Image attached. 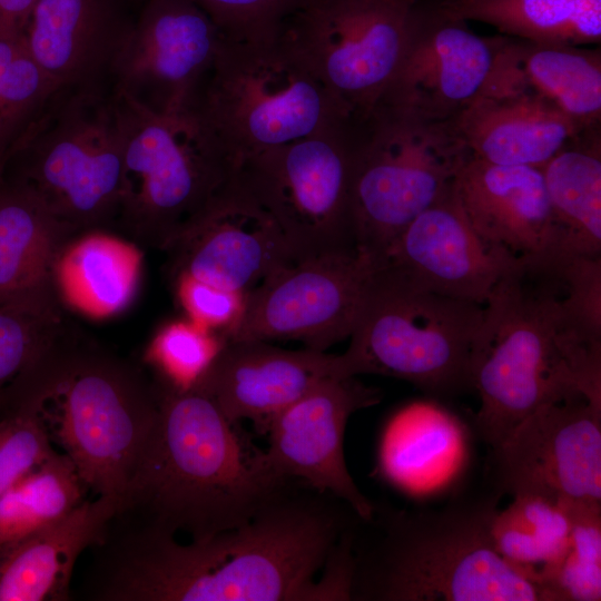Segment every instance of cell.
Listing matches in <instances>:
<instances>
[{"label":"cell","instance_id":"obj_27","mask_svg":"<svg viewBox=\"0 0 601 601\" xmlns=\"http://www.w3.org/2000/svg\"><path fill=\"white\" fill-rule=\"evenodd\" d=\"M73 236L23 184L0 179V303L52 286L55 260Z\"/></svg>","mask_w":601,"mask_h":601},{"label":"cell","instance_id":"obj_13","mask_svg":"<svg viewBox=\"0 0 601 601\" xmlns=\"http://www.w3.org/2000/svg\"><path fill=\"white\" fill-rule=\"evenodd\" d=\"M375 266L358 248L282 265L245 293L226 341H297L326 352L349 337Z\"/></svg>","mask_w":601,"mask_h":601},{"label":"cell","instance_id":"obj_41","mask_svg":"<svg viewBox=\"0 0 601 601\" xmlns=\"http://www.w3.org/2000/svg\"><path fill=\"white\" fill-rule=\"evenodd\" d=\"M129 1H130L131 3H139V4H141V3H142L144 1H146V0H129Z\"/></svg>","mask_w":601,"mask_h":601},{"label":"cell","instance_id":"obj_39","mask_svg":"<svg viewBox=\"0 0 601 601\" xmlns=\"http://www.w3.org/2000/svg\"><path fill=\"white\" fill-rule=\"evenodd\" d=\"M36 0H0V29L22 33Z\"/></svg>","mask_w":601,"mask_h":601},{"label":"cell","instance_id":"obj_1","mask_svg":"<svg viewBox=\"0 0 601 601\" xmlns=\"http://www.w3.org/2000/svg\"><path fill=\"white\" fill-rule=\"evenodd\" d=\"M288 486L248 522L201 540L110 522L83 584L95 601L328 600L315 577L359 516Z\"/></svg>","mask_w":601,"mask_h":601},{"label":"cell","instance_id":"obj_24","mask_svg":"<svg viewBox=\"0 0 601 601\" xmlns=\"http://www.w3.org/2000/svg\"><path fill=\"white\" fill-rule=\"evenodd\" d=\"M116 510L112 497L82 501L59 520L0 548V601L68 600L76 562L100 541Z\"/></svg>","mask_w":601,"mask_h":601},{"label":"cell","instance_id":"obj_16","mask_svg":"<svg viewBox=\"0 0 601 601\" xmlns=\"http://www.w3.org/2000/svg\"><path fill=\"white\" fill-rule=\"evenodd\" d=\"M381 393L356 376H331L280 411L267 431L265 459L284 479H298L344 501L362 519L374 503L358 489L346 465L344 435L353 413L377 404Z\"/></svg>","mask_w":601,"mask_h":601},{"label":"cell","instance_id":"obj_5","mask_svg":"<svg viewBox=\"0 0 601 601\" xmlns=\"http://www.w3.org/2000/svg\"><path fill=\"white\" fill-rule=\"evenodd\" d=\"M482 317L483 305L433 293L376 264L338 355L341 375L396 377L434 397L471 392Z\"/></svg>","mask_w":601,"mask_h":601},{"label":"cell","instance_id":"obj_26","mask_svg":"<svg viewBox=\"0 0 601 601\" xmlns=\"http://www.w3.org/2000/svg\"><path fill=\"white\" fill-rule=\"evenodd\" d=\"M79 236L67 242L55 260V293L91 318L114 316L129 306L138 290L142 254L136 245L101 229Z\"/></svg>","mask_w":601,"mask_h":601},{"label":"cell","instance_id":"obj_7","mask_svg":"<svg viewBox=\"0 0 601 601\" xmlns=\"http://www.w3.org/2000/svg\"><path fill=\"white\" fill-rule=\"evenodd\" d=\"M193 104L234 173L250 157L349 121L279 36L225 39Z\"/></svg>","mask_w":601,"mask_h":601},{"label":"cell","instance_id":"obj_15","mask_svg":"<svg viewBox=\"0 0 601 601\" xmlns=\"http://www.w3.org/2000/svg\"><path fill=\"white\" fill-rule=\"evenodd\" d=\"M224 36L191 0H146L111 70V89L152 110L190 105Z\"/></svg>","mask_w":601,"mask_h":601},{"label":"cell","instance_id":"obj_6","mask_svg":"<svg viewBox=\"0 0 601 601\" xmlns=\"http://www.w3.org/2000/svg\"><path fill=\"white\" fill-rule=\"evenodd\" d=\"M122 168L112 89L60 88L8 150L2 176L31 189L75 235L118 220Z\"/></svg>","mask_w":601,"mask_h":601},{"label":"cell","instance_id":"obj_9","mask_svg":"<svg viewBox=\"0 0 601 601\" xmlns=\"http://www.w3.org/2000/svg\"><path fill=\"white\" fill-rule=\"evenodd\" d=\"M353 125L354 237L378 263L404 228L454 186L471 155L453 119L427 120L381 104Z\"/></svg>","mask_w":601,"mask_h":601},{"label":"cell","instance_id":"obj_37","mask_svg":"<svg viewBox=\"0 0 601 601\" xmlns=\"http://www.w3.org/2000/svg\"><path fill=\"white\" fill-rule=\"evenodd\" d=\"M220 30L237 42L276 39L305 0H191Z\"/></svg>","mask_w":601,"mask_h":601},{"label":"cell","instance_id":"obj_21","mask_svg":"<svg viewBox=\"0 0 601 601\" xmlns=\"http://www.w3.org/2000/svg\"><path fill=\"white\" fill-rule=\"evenodd\" d=\"M129 0H36L22 38L58 88L111 89V70L135 20Z\"/></svg>","mask_w":601,"mask_h":601},{"label":"cell","instance_id":"obj_38","mask_svg":"<svg viewBox=\"0 0 601 601\" xmlns=\"http://www.w3.org/2000/svg\"><path fill=\"white\" fill-rule=\"evenodd\" d=\"M175 283L177 298L187 318L226 341L242 316L245 293L225 289L187 274L175 275Z\"/></svg>","mask_w":601,"mask_h":601},{"label":"cell","instance_id":"obj_2","mask_svg":"<svg viewBox=\"0 0 601 601\" xmlns=\"http://www.w3.org/2000/svg\"><path fill=\"white\" fill-rule=\"evenodd\" d=\"M570 256L519 259L483 305L473 391L475 427L490 449L544 405L601 403V332L571 305Z\"/></svg>","mask_w":601,"mask_h":601},{"label":"cell","instance_id":"obj_29","mask_svg":"<svg viewBox=\"0 0 601 601\" xmlns=\"http://www.w3.org/2000/svg\"><path fill=\"white\" fill-rule=\"evenodd\" d=\"M436 9L535 43L589 47L601 41V0H442Z\"/></svg>","mask_w":601,"mask_h":601},{"label":"cell","instance_id":"obj_32","mask_svg":"<svg viewBox=\"0 0 601 601\" xmlns=\"http://www.w3.org/2000/svg\"><path fill=\"white\" fill-rule=\"evenodd\" d=\"M57 300L52 287L0 303V396L67 335Z\"/></svg>","mask_w":601,"mask_h":601},{"label":"cell","instance_id":"obj_22","mask_svg":"<svg viewBox=\"0 0 601 601\" xmlns=\"http://www.w3.org/2000/svg\"><path fill=\"white\" fill-rule=\"evenodd\" d=\"M459 201L476 233L518 259L562 254L541 168L470 157L455 179Z\"/></svg>","mask_w":601,"mask_h":601},{"label":"cell","instance_id":"obj_4","mask_svg":"<svg viewBox=\"0 0 601 601\" xmlns=\"http://www.w3.org/2000/svg\"><path fill=\"white\" fill-rule=\"evenodd\" d=\"M502 496L485 481L439 509L374 503L371 518L355 528L351 600L553 601L494 548Z\"/></svg>","mask_w":601,"mask_h":601},{"label":"cell","instance_id":"obj_35","mask_svg":"<svg viewBox=\"0 0 601 601\" xmlns=\"http://www.w3.org/2000/svg\"><path fill=\"white\" fill-rule=\"evenodd\" d=\"M217 333L188 318L165 324L146 353V362L158 374L159 383L177 391L191 390L225 344Z\"/></svg>","mask_w":601,"mask_h":601},{"label":"cell","instance_id":"obj_20","mask_svg":"<svg viewBox=\"0 0 601 601\" xmlns=\"http://www.w3.org/2000/svg\"><path fill=\"white\" fill-rule=\"evenodd\" d=\"M331 376H342L338 355L235 339L225 342L193 390L209 397L230 422L248 420L266 435L280 411Z\"/></svg>","mask_w":601,"mask_h":601},{"label":"cell","instance_id":"obj_18","mask_svg":"<svg viewBox=\"0 0 601 601\" xmlns=\"http://www.w3.org/2000/svg\"><path fill=\"white\" fill-rule=\"evenodd\" d=\"M518 262L476 233L453 186L404 228L377 265L433 293L484 305Z\"/></svg>","mask_w":601,"mask_h":601},{"label":"cell","instance_id":"obj_3","mask_svg":"<svg viewBox=\"0 0 601 601\" xmlns=\"http://www.w3.org/2000/svg\"><path fill=\"white\" fill-rule=\"evenodd\" d=\"M155 388L158 420L114 522L201 540L248 522L288 486L205 394Z\"/></svg>","mask_w":601,"mask_h":601},{"label":"cell","instance_id":"obj_40","mask_svg":"<svg viewBox=\"0 0 601 601\" xmlns=\"http://www.w3.org/2000/svg\"><path fill=\"white\" fill-rule=\"evenodd\" d=\"M6 159H7V151H0V179L3 173Z\"/></svg>","mask_w":601,"mask_h":601},{"label":"cell","instance_id":"obj_11","mask_svg":"<svg viewBox=\"0 0 601 601\" xmlns=\"http://www.w3.org/2000/svg\"><path fill=\"white\" fill-rule=\"evenodd\" d=\"M417 10L416 0H305L279 37L358 124L384 100Z\"/></svg>","mask_w":601,"mask_h":601},{"label":"cell","instance_id":"obj_12","mask_svg":"<svg viewBox=\"0 0 601 601\" xmlns=\"http://www.w3.org/2000/svg\"><path fill=\"white\" fill-rule=\"evenodd\" d=\"M354 125L343 121L248 158L233 177L272 216L294 258L356 249L351 214Z\"/></svg>","mask_w":601,"mask_h":601},{"label":"cell","instance_id":"obj_17","mask_svg":"<svg viewBox=\"0 0 601 601\" xmlns=\"http://www.w3.org/2000/svg\"><path fill=\"white\" fill-rule=\"evenodd\" d=\"M166 250L175 275L240 293L295 260L275 220L233 176L184 224Z\"/></svg>","mask_w":601,"mask_h":601},{"label":"cell","instance_id":"obj_31","mask_svg":"<svg viewBox=\"0 0 601 601\" xmlns=\"http://www.w3.org/2000/svg\"><path fill=\"white\" fill-rule=\"evenodd\" d=\"M86 491L70 459L55 452L0 495V548L65 516Z\"/></svg>","mask_w":601,"mask_h":601},{"label":"cell","instance_id":"obj_30","mask_svg":"<svg viewBox=\"0 0 601 601\" xmlns=\"http://www.w3.org/2000/svg\"><path fill=\"white\" fill-rule=\"evenodd\" d=\"M573 508L544 495H513L512 502L499 509L493 519L491 533L495 550L542 587V578L566 546Z\"/></svg>","mask_w":601,"mask_h":601},{"label":"cell","instance_id":"obj_34","mask_svg":"<svg viewBox=\"0 0 601 601\" xmlns=\"http://www.w3.org/2000/svg\"><path fill=\"white\" fill-rule=\"evenodd\" d=\"M541 584L553 601L601 599V506L573 508L566 546Z\"/></svg>","mask_w":601,"mask_h":601},{"label":"cell","instance_id":"obj_28","mask_svg":"<svg viewBox=\"0 0 601 601\" xmlns=\"http://www.w3.org/2000/svg\"><path fill=\"white\" fill-rule=\"evenodd\" d=\"M600 142L588 129L542 167L562 254L601 256Z\"/></svg>","mask_w":601,"mask_h":601},{"label":"cell","instance_id":"obj_19","mask_svg":"<svg viewBox=\"0 0 601 601\" xmlns=\"http://www.w3.org/2000/svg\"><path fill=\"white\" fill-rule=\"evenodd\" d=\"M497 38L474 33L435 9L417 10L396 76L382 104L427 120H452L482 92Z\"/></svg>","mask_w":601,"mask_h":601},{"label":"cell","instance_id":"obj_23","mask_svg":"<svg viewBox=\"0 0 601 601\" xmlns=\"http://www.w3.org/2000/svg\"><path fill=\"white\" fill-rule=\"evenodd\" d=\"M482 93L529 95L583 128L599 127L600 49L543 45L499 35L492 71Z\"/></svg>","mask_w":601,"mask_h":601},{"label":"cell","instance_id":"obj_14","mask_svg":"<svg viewBox=\"0 0 601 601\" xmlns=\"http://www.w3.org/2000/svg\"><path fill=\"white\" fill-rule=\"evenodd\" d=\"M490 450L485 481L502 495L601 506V403L579 396L544 405Z\"/></svg>","mask_w":601,"mask_h":601},{"label":"cell","instance_id":"obj_33","mask_svg":"<svg viewBox=\"0 0 601 601\" xmlns=\"http://www.w3.org/2000/svg\"><path fill=\"white\" fill-rule=\"evenodd\" d=\"M33 60L22 33L0 29V151H7L59 90Z\"/></svg>","mask_w":601,"mask_h":601},{"label":"cell","instance_id":"obj_36","mask_svg":"<svg viewBox=\"0 0 601 601\" xmlns=\"http://www.w3.org/2000/svg\"><path fill=\"white\" fill-rule=\"evenodd\" d=\"M40 416L29 401H0V495L56 451Z\"/></svg>","mask_w":601,"mask_h":601},{"label":"cell","instance_id":"obj_25","mask_svg":"<svg viewBox=\"0 0 601 601\" xmlns=\"http://www.w3.org/2000/svg\"><path fill=\"white\" fill-rule=\"evenodd\" d=\"M453 122L472 157L541 169L588 130L553 106L522 93H482Z\"/></svg>","mask_w":601,"mask_h":601},{"label":"cell","instance_id":"obj_10","mask_svg":"<svg viewBox=\"0 0 601 601\" xmlns=\"http://www.w3.org/2000/svg\"><path fill=\"white\" fill-rule=\"evenodd\" d=\"M112 92L122 136L118 220L144 243L167 249L233 176V166L193 102L152 110Z\"/></svg>","mask_w":601,"mask_h":601},{"label":"cell","instance_id":"obj_8","mask_svg":"<svg viewBox=\"0 0 601 601\" xmlns=\"http://www.w3.org/2000/svg\"><path fill=\"white\" fill-rule=\"evenodd\" d=\"M47 392L40 416L51 442L86 490L118 503L158 420L155 384L129 363L77 344Z\"/></svg>","mask_w":601,"mask_h":601}]
</instances>
